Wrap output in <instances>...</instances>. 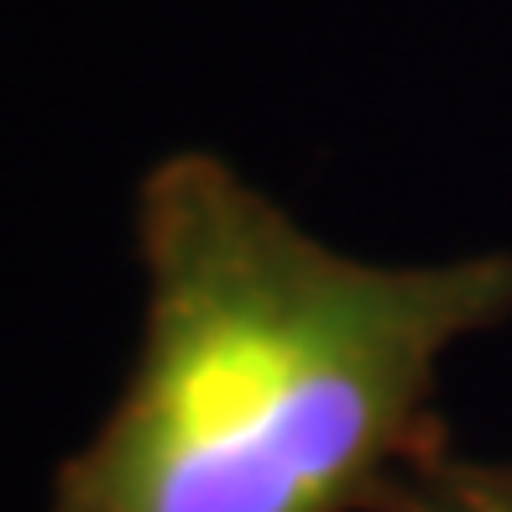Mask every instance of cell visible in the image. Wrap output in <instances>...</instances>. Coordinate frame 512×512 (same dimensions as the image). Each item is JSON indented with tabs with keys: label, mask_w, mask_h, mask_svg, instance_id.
Here are the masks:
<instances>
[{
	"label": "cell",
	"mask_w": 512,
	"mask_h": 512,
	"mask_svg": "<svg viewBox=\"0 0 512 512\" xmlns=\"http://www.w3.org/2000/svg\"><path fill=\"white\" fill-rule=\"evenodd\" d=\"M131 241L136 356L48 512H403L455 450L450 351L512 324V246L366 262L199 147L142 173Z\"/></svg>",
	"instance_id": "cell-1"
},
{
	"label": "cell",
	"mask_w": 512,
	"mask_h": 512,
	"mask_svg": "<svg viewBox=\"0 0 512 512\" xmlns=\"http://www.w3.org/2000/svg\"><path fill=\"white\" fill-rule=\"evenodd\" d=\"M403 512H512V465L445 450L413 481Z\"/></svg>",
	"instance_id": "cell-2"
}]
</instances>
